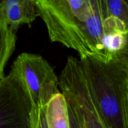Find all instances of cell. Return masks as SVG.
Here are the masks:
<instances>
[{"label": "cell", "instance_id": "1", "mask_svg": "<svg viewBox=\"0 0 128 128\" xmlns=\"http://www.w3.org/2000/svg\"><path fill=\"white\" fill-rule=\"evenodd\" d=\"M96 109L106 128H128V64L118 56L80 58Z\"/></svg>", "mask_w": 128, "mask_h": 128}, {"label": "cell", "instance_id": "2", "mask_svg": "<svg viewBox=\"0 0 128 128\" xmlns=\"http://www.w3.org/2000/svg\"><path fill=\"white\" fill-rule=\"evenodd\" d=\"M35 4L51 41L76 50L80 58L94 56L88 28L93 0H35Z\"/></svg>", "mask_w": 128, "mask_h": 128}, {"label": "cell", "instance_id": "3", "mask_svg": "<svg viewBox=\"0 0 128 128\" xmlns=\"http://www.w3.org/2000/svg\"><path fill=\"white\" fill-rule=\"evenodd\" d=\"M11 68L22 76L34 108L46 106L55 95L61 92L58 76L41 56L22 52L16 58Z\"/></svg>", "mask_w": 128, "mask_h": 128}, {"label": "cell", "instance_id": "4", "mask_svg": "<svg viewBox=\"0 0 128 128\" xmlns=\"http://www.w3.org/2000/svg\"><path fill=\"white\" fill-rule=\"evenodd\" d=\"M33 104L28 88L15 69L0 80V128H32Z\"/></svg>", "mask_w": 128, "mask_h": 128}, {"label": "cell", "instance_id": "5", "mask_svg": "<svg viewBox=\"0 0 128 128\" xmlns=\"http://www.w3.org/2000/svg\"><path fill=\"white\" fill-rule=\"evenodd\" d=\"M0 16L16 32L22 25L30 27L38 16L35 0L0 1Z\"/></svg>", "mask_w": 128, "mask_h": 128}, {"label": "cell", "instance_id": "6", "mask_svg": "<svg viewBox=\"0 0 128 128\" xmlns=\"http://www.w3.org/2000/svg\"><path fill=\"white\" fill-rule=\"evenodd\" d=\"M45 112L48 128H70L68 105L62 92L48 102Z\"/></svg>", "mask_w": 128, "mask_h": 128}, {"label": "cell", "instance_id": "7", "mask_svg": "<svg viewBox=\"0 0 128 128\" xmlns=\"http://www.w3.org/2000/svg\"><path fill=\"white\" fill-rule=\"evenodd\" d=\"M16 33L0 16V80L5 76L4 67L15 50Z\"/></svg>", "mask_w": 128, "mask_h": 128}, {"label": "cell", "instance_id": "8", "mask_svg": "<svg viewBox=\"0 0 128 128\" xmlns=\"http://www.w3.org/2000/svg\"><path fill=\"white\" fill-rule=\"evenodd\" d=\"M128 34L123 33H104L101 39L104 60H110L126 46Z\"/></svg>", "mask_w": 128, "mask_h": 128}, {"label": "cell", "instance_id": "9", "mask_svg": "<svg viewBox=\"0 0 128 128\" xmlns=\"http://www.w3.org/2000/svg\"><path fill=\"white\" fill-rule=\"evenodd\" d=\"M104 17L115 16L123 21L128 28V4L127 0H100Z\"/></svg>", "mask_w": 128, "mask_h": 128}, {"label": "cell", "instance_id": "10", "mask_svg": "<svg viewBox=\"0 0 128 128\" xmlns=\"http://www.w3.org/2000/svg\"><path fill=\"white\" fill-rule=\"evenodd\" d=\"M103 28L104 33H123L128 34V28L126 24L121 20L108 16L104 17Z\"/></svg>", "mask_w": 128, "mask_h": 128}, {"label": "cell", "instance_id": "11", "mask_svg": "<svg viewBox=\"0 0 128 128\" xmlns=\"http://www.w3.org/2000/svg\"><path fill=\"white\" fill-rule=\"evenodd\" d=\"M68 111H69V118H70V128H80L78 121L76 119V117L73 112V110L69 107L68 106Z\"/></svg>", "mask_w": 128, "mask_h": 128}, {"label": "cell", "instance_id": "12", "mask_svg": "<svg viewBox=\"0 0 128 128\" xmlns=\"http://www.w3.org/2000/svg\"><path fill=\"white\" fill-rule=\"evenodd\" d=\"M116 56L119 57L122 60H124L127 64H128V43L125 46V48L120 52L118 53Z\"/></svg>", "mask_w": 128, "mask_h": 128}, {"label": "cell", "instance_id": "13", "mask_svg": "<svg viewBox=\"0 0 128 128\" xmlns=\"http://www.w3.org/2000/svg\"><path fill=\"white\" fill-rule=\"evenodd\" d=\"M127 2H128V0H127Z\"/></svg>", "mask_w": 128, "mask_h": 128}]
</instances>
